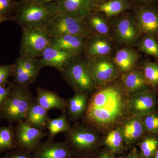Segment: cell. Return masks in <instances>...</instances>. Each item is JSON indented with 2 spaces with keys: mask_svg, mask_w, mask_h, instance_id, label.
<instances>
[{
  "mask_svg": "<svg viewBox=\"0 0 158 158\" xmlns=\"http://www.w3.org/2000/svg\"><path fill=\"white\" fill-rule=\"evenodd\" d=\"M127 103L121 87L109 85L92 94L83 118L89 125L102 129L110 128L123 118Z\"/></svg>",
  "mask_w": 158,
  "mask_h": 158,
  "instance_id": "1",
  "label": "cell"
},
{
  "mask_svg": "<svg viewBox=\"0 0 158 158\" xmlns=\"http://www.w3.org/2000/svg\"><path fill=\"white\" fill-rule=\"evenodd\" d=\"M56 14V2L40 4L33 0H20L15 1L14 13L10 20L21 27H44Z\"/></svg>",
  "mask_w": 158,
  "mask_h": 158,
  "instance_id": "2",
  "label": "cell"
},
{
  "mask_svg": "<svg viewBox=\"0 0 158 158\" xmlns=\"http://www.w3.org/2000/svg\"><path fill=\"white\" fill-rule=\"evenodd\" d=\"M34 99L28 86L14 84L9 97L0 110V117L11 124L24 120Z\"/></svg>",
  "mask_w": 158,
  "mask_h": 158,
  "instance_id": "3",
  "label": "cell"
},
{
  "mask_svg": "<svg viewBox=\"0 0 158 158\" xmlns=\"http://www.w3.org/2000/svg\"><path fill=\"white\" fill-rule=\"evenodd\" d=\"M44 28L49 37L73 34L88 38L91 35L85 19L59 13L55 15Z\"/></svg>",
  "mask_w": 158,
  "mask_h": 158,
  "instance_id": "4",
  "label": "cell"
},
{
  "mask_svg": "<svg viewBox=\"0 0 158 158\" xmlns=\"http://www.w3.org/2000/svg\"><path fill=\"white\" fill-rule=\"evenodd\" d=\"M20 56L36 59L50 43V37L44 27H22Z\"/></svg>",
  "mask_w": 158,
  "mask_h": 158,
  "instance_id": "5",
  "label": "cell"
},
{
  "mask_svg": "<svg viewBox=\"0 0 158 158\" xmlns=\"http://www.w3.org/2000/svg\"><path fill=\"white\" fill-rule=\"evenodd\" d=\"M61 73L76 92L88 94L95 88L85 60L74 58Z\"/></svg>",
  "mask_w": 158,
  "mask_h": 158,
  "instance_id": "6",
  "label": "cell"
},
{
  "mask_svg": "<svg viewBox=\"0 0 158 158\" xmlns=\"http://www.w3.org/2000/svg\"><path fill=\"white\" fill-rule=\"evenodd\" d=\"M67 142L73 153H85L95 148L98 137L88 125L77 124L65 134Z\"/></svg>",
  "mask_w": 158,
  "mask_h": 158,
  "instance_id": "7",
  "label": "cell"
},
{
  "mask_svg": "<svg viewBox=\"0 0 158 158\" xmlns=\"http://www.w3.org/2000/svg\"><path fill=\"white\" fill-rule=\"evenodd\" d=\"M85 61L95 86L107 85L118 76L119 70L106 57L87 58Z\"/></svg>",
  "mask_w": 158,
  "mask_h": 158,
  "instance_id": "8",
  "label": "cell"
},
{
  "mask_svg": "<svg viewBox=\"0 0 158 158\" xmlns=\"http://www.w3.org/2000/svg\"><path fill=\"white\" fill-rule=\"evenodd\" d=\"M47 132L31 126L24 120H21L15 126L16 148L33 153L41 143L42 139L47 136Z\"/></svg>",
  "mask_w": 158,
  "mask_h": 158,
  "instance_id": "9",
  "label": "cell"
},
{
  "mask_svg": "<svg viewBox=\"0 0 158 158\" xmlns=\"http://www.w3.org/2000/svg\"><path fill=\"white\" fill-rule=\"evenodd\" d=\"M134 17L141 34L158 37V7L156 5L135 6Z\"/></svg>",
  "mask_w": 158,
  "mask_h": 158,
  "instance_id": "10",
  "label": "cell"
},
{
  "mask_svg": "<svg viewBox=\"0 0 158 158\" xmlns=\"http://www.w3.org/2000/svg\"><path fill=\"white\" fill-rule=\"evenodd\" d=\"M114 33L119 43L129 46L137 44L141 34L134 15L128 13H123L116 20Z\"/></svg>",
  "mask_w": 158,
  "mask_h": 158,
  "instance_id": "11",
  "label": "cell"
},
{
  "mask_svg": "<svg viewBox=\"0 0 158 158\" xmlns=\"http://www.w3.org/2000/svg\"><path fill=\"white\" fill-rule=\"evenodd\" d=\"M157 105L155 94L149 89L133 94L127 108L134 116L141 117L154 112Z\"/></svg>",
  "mask_w": 158,
  "mask_h": 158,
  "instance_id": "12",
  "label": "cell"
},
{
  "mask_svg": "<svg viewBox=\"0 0 158 158\" xmlns=\"http://www.w3.org/2000/svg\"><path fill=\"white\" fill-rule=\"evenodd\" d=\"M37 60V64L41 68L49 66L62 73L66 66L75 58L71 54L59 49L50 44L44 50Z\"/></svg>",
  "mask_w": 158,
  "mask_h": 158,
  "instance_id": "13",
  "label": "cell"
},
{
  "mask_svg": "<svg viewBox=\"0 0 158 158\" xmlns=\"http://www.w3.org/2000/svg\"><path fill=\"white\" fill-rule=\"evenodd\" d=\"M56 3V13L82 19H86L94 10L90 0H59Z\"/></svg>",
  "mask_w": 158,
  "mask_h": 158,
  "instance_id": "14",
  "label": "cell"
},
{
  "mask_svg": "<svg viewBox=\"0 0 158 158\" xmlns=\"http://www.w3.org/2000/svg\"><path fill=\"white\" fill-rule=\"evenodd\" d=\"M34 158H73V154L67 142L47 140L32 153Z\"/></svg>",
  "mask_w": 158,
  "mask_h": 158,
  "instance_id": "15",
  "label": "cell"
},
{
  "mask_svg": "<svg viewBox=\"0 0 158 158\" xmlns=\"http://www.w3.org/2000/svg\"><path fill=\"white\" fill-rule=\"evenodd\" d=\"M50 45L65 51L74 57L84 52L88 38L73 34H66L56 37H49Z\"/></svg>",
  "mask_w": 158,
  "mask_h": 158,
  "instance_id": "16",
  "label": "cell"
},
{
  "mask_svg": "<svg viewBox=\"0 0 158 158\" xmlns=\"http://www.w3.org/2000/svg\"><path fill=\"white\" fill-rule=\"evenodd\" d=\"M37 96L35 101L48 111L52 110H66V100L56 92L43 88H37Z\"/></svg>",
  "mask_w": 158,
  "mask_h": 158,
  "instance_id": "17",
  "label": "cell"
},
{
  "mask_svg": "<svg viewBox=\"0 0 158 158\" xmlns=\"http://www.w3.org/2000/svg\"><path fill=\"white\" fill-rule=\"evenodd\" d=\"M123 85L126 90L132 94L149 88L142 72L134 69L125 73L121 77Z\"/></svg>",
  "mask_w": 158,
  "mask_h": 158,
  "instance_id": "18",
  "label": "cell"
},
{
  "mask_svg": "<svg viewBox=\"0 0 158 158\" xmlns=\"http://www.w3.org/2000/svg\"><path fill=\"white\" fill-rule=\"evenodd\" d=\"M120 130L124 142L127 144L137 141L146 131L141 117L136 116L126 121Z\"/></svg>",
  "mask_w": 158,
  "mask_h": 158,
  "instance_id": "19",
  "label": "cell"
},
{
  "mask_svg": "<svg viewBox=\"0 0 158 158\" xmlns=\"http://www.w3.org/2000/svg\"><path fill=\"white\" fill-rule=\"evenodd\" d=\"M139 58V54L135 50L123 48L116 52L113 61L118 70L125 73L134 69Z\"/></svg>",
  "mask_w": 158,
  "mask_h": 158,
  "instance_id": "20",
  "label": "cell"
},
{
  "mask_svg": "<svg viewBox=\"0 0 158 158\" xmlns=\"http://www.w3.org/2000/svg\"><path fill=\"white\" fill-rule=\"evenodd\" d=\"M48 111L34 101L26 115L24 121L33 127L43 131L50 119Z\"/></svg>",
  "mask_w": 158,
  "mask_h": 158,
  "instance_id": "21",
  "label": "cell"
},
{
  "mask_svg": "<svg viewBox=\"0 0 158 158\" xmlns=\"http://www.w3.org/2000/svg\"><path fill=\"white\" fill-rule=\"evenodd\" d=\"M88 94L76 92L73 97L66 101L67 116L73 120H77L85 115L88 104Z\"/></svg>",
  "mask_w": 158,
  "mask_h": 158,
  "instance_id": "22",
  "label": "cell"
},
{
  "mask_svg": "<svg viewBox=\"0 0 158 158\" xmlns=\"http://www.w3.org/2000/svg\"><path fill=\"white\" fill-rule=\"evenodd\" d=\"M112 46L108 40L104 38L95 37L88 40L85 44V52L88 58L106 57L111 53Z\"/></svg>",
  "mask_w": 158,
  "mask_h": 158,
  "instance_id": "23",
  "label": "cell"
},
{
  "mask_svg": "<svg viewBox=\"0 0 158 158\" xmlns=\"http://www.w3.org/2000/svg\"><path fill=\"white\" fill-rule=\"evenodd\" d=\"M131 7L129 0H106L97 6L94 11L111 18L124 13Z\"/></svg>",
  "mask_w": 158,
  "mask_h": 158,
  "instance_id": "24",
  "label": "cell"
},
{
  "mask_svg": "<svg viewBox=\"0 0 158 158\" xmlns=\"http://www.w3.org/2000/svg\"><path fill=\"white\" fill-rule=\"evenodd\" d=\"M62 112L63 113L61 116L56 118H50L49 120L47 127V128L48 130V140L49 141H53L58 134L67 133L71 129L65 110Z\"/></svg>",
  "mask_w": 158,
  "mask_h": 158,
  "instance_id": "25",
  "label": "cell"
},
{
  "mask_svg": "<svg viewBox=\"0 0 158 158\" xmlns=\"http://www.w3.org/2000/svg\"><path fill=\"white\" fill-rule=\"evenodd\" d=\"M85 20L90 31L92 30L104 36H108L110 34V27L102 13L93 11Z\"/></svg>",
  "mask_w": 158,
  "mask_h": 158,
  "instance_id": "26",
  "label": "cell"
},
{
  "mask_svg": "<svg viewBox=\"0 0 158 158\" xmlns=\"http://www.w3.org/2000/svg\"><path fill=\"white\" fill-rule=\"evenodd\" d=\"M15 126L9 123L7 126H0V155L16 149Z\"/></svg>",
  "mask_w": 158,
  "mask_h": 158,
  "instance_id": "27",
  "label": "cell"
},
{
  "mask_svg": "<svg viewBox=\"0 0 158 158\" xmlns=\"http://www.w3.org/2000/svg\"><path fill=\"white\" fill-rule=\"evenodd\" d=\"M12 76L14 77V83L16 85L29 86L35 81L38 75L26 72L19 58H18L13 63Z\"/></svg>",
  "mask_w": 158,
  "mask_h": 158,
  "instance_id": "28",
  "label": "cell"
},
{
  "mask_svg": "<svg viewBox=\"0 0 158 158\" xmlns=\"http://www.w3.org/2000/svg\"><path fill=\"white\" fill-rule=\"evenodd\" d=\"M124 142L120 128L111 131L105 139V144L114 152H119L122 148Z\"/></svg>",
  "mask_w": 158,
  "mask_h": 158,
  "instance_id": "29",
  "label": "cell"
},
{
  "mask_svg": "<svg viewBox=\"0 0 158 158\" xmlns=\"http://www.w3.org/2000/svg\"><path fill=\"white\" fill-rule=\"evenodd\" d=\"M139 50L158 59V43L155 38L144 35L138 44Z\"/></svg>",
  "mask_w": 158,
  "mask_h": 158,
  "instance_id": "30",
  "label": "cell"
},
{
  "mask_svg": "<svg viewBox=\"0 0 158 158\" xmlns=\"http://www.w3.org/2000/svg\"><path fill=\"white\" fill-rule=\"evenodd\" d=\"M144 78L149 86L156 87L158 85V64L146 61L144 62L142 72Z\"/></svg>",
  "mask_w": 158,
  "mask_h": 158,
  "instance_id": "31",
  "label": "cell"
},
{
  "mask_svg": "<svg viewBox=\"0 0 158 158\" xmlns=\"http://www.w3.org/2000/svg\"><path fill=\"white\" fill-rule=\"evenodd\" d=\"M142 158H153L158 148V140L152 137L144 138L140 144Z\"/></svg>",
  "mask_w": 158,
  "mask_h": 158,
  "instance_id": "32",
  "label": "cell"
},
{
  "mask_svg": "<svg viewBox=\"0 0 158 158\" xmlns=\"http://www.w3.org/2000/svg\"><path fill=\"white\" fill-rule=\"evenodd\" d=\"M141 118L146 131L158 134V114L153 112Z\"/></svg>",
  "mask_w": 158,
  "mask_h": 158,
  "instance_id": "33",
  "label": "cell"
},
{
  "mask_svg": "<svg viewBox=\"0 0 158 158\" xmlns=\"http://www.w3.org/2000/svg\"><path fill=\"white\" fill-rule=\"evenodd\" d=\"M18 58L26 72L35 74L38 75L42 68L37 64V59H29L20 56Z\"/></svg>",
  "mask_w": 158,
  "mask_h": 158,
  "instance_id": "34",
  "label": "cell"
},
{
  "mask_svg": "<svg viewBox=\"0 0 158 158\" xmlns=\"http://www.w3.org/2000/svg\"><path fill=\"white\" fill-rule=\"evenodd\" d=\"M15 3V0H0V13L10 19L14 13Z\"/></svg>",
  "mask_w": 158,
  "mask_h": 158,
  "instance_id": "35",
  "label": "cell"
},
{
  "mask_svg": "<svg viewBox=\"0 0 158 158\" xmlns=\"http://www.w3.org/2000/svg\"><path fill=\"white\" fill-rule=\"evenodd\" d=\"M13 64L7 65H0V86H7L9 85V78L12 76Z\"/></svg>",
  "mask_w": 158,
  "mask_h": 158,
  "instance_id": "36",
  "label": "cell"
},
{
  "mask_svg": "<svg viewBox=\"0 0 158 158\" xmlns=\"http://www.w3.org/2000/svg\"><path fill=\"white\" fill-rule=\"evenodd\" d=\"M2 158H34L32 153L16 148L6 152Z\"/></svg>",
  "mask_w": 158,
  "mask_h": 158,
  "instance_id": "37",
  "label": "cell"
},
{
  "mask_svg": "<svg viewBox=\"0 0 158 158\" xmlns=\"http://www.w3.org/2000/svg\"><path fill=\"white\" fill-rule=\"evenodd\" d=\"M14 84L9 83L7 86H0V110L9 97Z\"/></svg>",
  "mask_w": 158,
  "mask_h": 158,
  "instance_id": "38",
  "label": "cell"
},
{
  "mask_svg": "<svg viewBox=\"0 0 158 158\" xmlns=\"http://www.w3.org/2000/svg\"><path fill=\"white\" fill-rule=\"evenodd\" d=\"M139 3V5H155L158 3V0H136Z\"/></svg>",
  "mask_w": 158,
  "mask_h": 158,
  "instance_id": "39",
  "label": "cell"
},
{
  "mask_svg": "<svg viewBox=\"0 0 158 158\" xmlns=\"http://www.w3.org/2000/svg\"><path fill=\"white\" fill-rule=\"evenodd\" d=\"M34 2L40 4H49L57 2L59 0H33Z\"/></svg>",
  "mask_w": 158,
  "mask_h": 158,
  "instance_id": "40",
  "label": "cell"
},
{
  "mask_svg": "<svg viewBox=\"0 0 158 158\" xmlns=\"http://www.w3.org/2000/svg\"><path fill=\"white\" fill-rule=\"evenodd\" d=\"M105 1L106 0H90V3L93 8H94V10L96 9L97 6Z\"/></svg>",
  "mask_w": 158,
  "mask_h": 158,
  "instance_id": "41",
  "label": "cell"
},
{
  "mask_svg": "<svg viewBox=\"0 0 158 158\" xmlns=\"http://www.w3.org/2000/svg\"><path fill=\"white\" fill-rule=\"evenodd\" d=\"M98 158H113L112 156L108 152L103 153Z\"/></svg>",
  "mask_w": 158,
  "mask_h": 158,
  "instance_id": "42",
  "label": "cell"
},
{
  "mask_svg": "<svg viewBox=\"0 0 158 158\" xmlns=\"http://www.w3.org/2000/svg\"><path fill=\"white\" fill-rule=\"evenodd\" d=\"M125 158H140L138 156V154L136 152H133L131 153L128 156H127Z\"/></svg>",
  "mask_w": 158,
  "mask_h": 158,
  "instance_id": "43",
  "label": "cell"
},
{
  "mask_svg": "<svg viewBox=\"0 0 158 158\" xmlns=\"http://www.w3.org/2000/svg\"><path fill=\"white\" fill-rule=\"evenodd\" d=\"M9 20H10V19L9 18L5 17L0 13V23Z\"/></svg>",
  "mask_w": 158,
  "mask_h": 158,
  "instance_id": "44",
  "label": "cell"
},
{
  "mask_svg": "<svg viewBox=\"0 0 158 158\" xmlns=\"http://www.w3.org/2000/svg\"><path fill=\"white\" fill-rule=\"evenodd\" d=\"M155 158H158V148L156 152V153L155 156L154 157Z\"/></svg>",
  "mask_w": 158,
  "mask_h": 158,
  "instance_id": "45",
  "label": "cell"
},
{
  "mask_svg": "<svg viewBox=\"0 0 158 158\" xmlns=\"http://www.w3.org/2000/svg\"><path fill=\"white\" fill-rule=\"evenodd\" d=\"M2 117H0V123L2 121Z\"/></svg>",
  "mask_w": 158,
  "mask_h": 158,
  "instance_id": "46",
  "label": "cell"
}]
</instances>
